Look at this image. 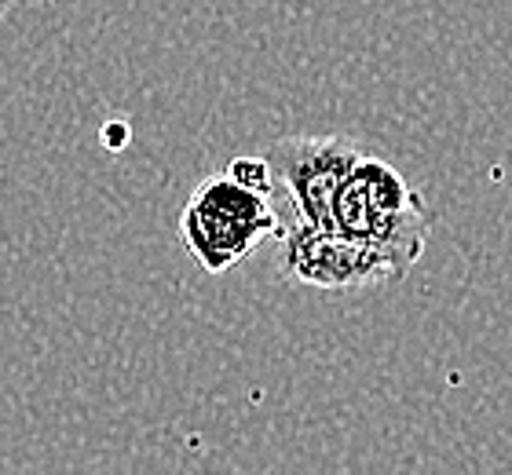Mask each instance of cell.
<instances>
[{
	"instance_id": "obj_1",
	"label": "cell",
	"mask_w": 512,
	"mask_h": 475,
	"mask_svg": "<svg viewBox=\"0 0 512 475\" xmlns=\"http://www.w3.org/2000/svg\"><path fill=\"white\" fill-rule=\"evenodd\" d=\"M428 227L432 212L421 190L410 187L395 165L370 154L352 165L330 209V231L395 256L406 267L425 256Z\"/></svg>"
},
{
	"instance_id": "obj_2",
	"label": "cell",
	"mask_w": 512,
	"mask_h": 475,
	"mask_svg": "<svg viewBox=\"0 0 512 475\" xmlns=\"http://www.w3.org/2000/svg\"><path fill=\"white\" fill-rule=\"evenodd\" d=\"M278 231L282 220L271 194H256L227 172L198 183L180 212V245L209 275H227Z\"/></svg>"
},
{
	"instance_id": "obj_3",
	"label": "cell",
	"mask_w": 512,
	"mask_h": 475,
	"mask_svg": "<svg viewBox=\"0 0 512 475\" xmlns=\"http://www.w3.org/2000/svg\"><path fill=\"white\" fill-rule=\"evenodd\" d=\"M282 238V275L304 289L319 293H374L384 285L403 282L410 267L395 256L377 253L370 245L352 242L330 227L293 223Z\"/></svg>"
},
{
	"instance_id": "obj_4",
	"label": "cell",
	"mask_w": 512,
	"mask_h": 475,
	"mask_svg": "<svg viewBox=\"0 0 512 475\" xmlns=\"http://www.w3.org/2000/svg\"><path fill=\"white\" fill-rule=\"evenodd\" d=\"M359 158L363 147L352 136H282L267 154V165L286 187L300 223L330 227L333 198Z\"/></svg>"
},
{
	"instance_id": "obj_5",
	"label": "cell",
	"mask_w": 512,
	"mask_h": 475,
	"mask_svg": "<svg viewBox=\"0 0 512 475\" xmlns=\"http://www.w3.org/2000/svg\"><path fill=\"white\" fill-rule=\"evenodd\" d=\"M227 176L235 183H242V187L256 190V194H271V187H275V176H271L267 158H253V154H242V158L231 161Z\"/></svg>"
},
{
	"instance_id": "obj_6",
	"label": "cell",
	"mask_w": 512,
	"mask_h": 475,
	"mask_svg": "<svg viewBox=\"0 0 512 475\" xmlns=\"http://www.w3.org/2000/svg\"><path fill=\"white\" fill-rule=\"evenodd\" d=\"M103 139H107V147L118 154V150H125L128 139H132V128H128L125 121H110V125L103 128Z\"/></svg>"
},
{
	"instance_id": "obj_7",
	"label": "cell",
	"mask_w": 512,
	"mask_h": 475,
	"mask_svg": "<svg viewBox=\"0 0 512 475\" xmlns=\"http://www.w3.org/2000/svg\"><path fill=\"white\" fill-rule=\"evenodd\" d=\"M11 4H15V0H0V19H4V15L11 11Z\"/></svg>"
}]
</instances>
